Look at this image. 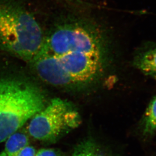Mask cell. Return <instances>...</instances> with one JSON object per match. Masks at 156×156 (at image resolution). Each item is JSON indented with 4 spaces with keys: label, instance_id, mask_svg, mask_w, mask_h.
Segmentation results:
<instances>
[{
    "label": "cell",
    "instance_id": "cell-12",
    "mask_svg": "<svg viewBox=\"0 0 156 156\" xmlns=\"http://www.w3.org/2000/svg\"><path fill=\"white\" fill-rule=\"evenodd\" d=\"M59 1L68 4L74 5V6L80 7L82 8L93 7V5L83 0H57Z\"/></svg>",
    "mask_w": 156,
    "mask_h": 156
},
{
    "label": "cell",
    "instance_id": "cell-13",
    "mask_svg": "<svg viewBox=\"0 0 156 156\" xmlns=\"http://www.w3.org/2000/svg\"><path fill=\"white\" fill-rule=\"evenodd\" d=\"M36 152L35 147L29 145L23 149L16 156H35Z\"/></svg>",
    "mask_w": 156,
    "mask_h": 156
},
{
    "label": "cell",
    "instance_id": "cell-4",
    "mask_svg": "<svg viewBox=\"0 0 156 156\" xmlns=\"http://www.w3.org/2000/svg\"><path fill=\"white\" fill-rule=\"evenodd\" d=\"M81 123V116L74 105L57 98L30 119L27 130L31 138L50 144L56 143Z\"/></svg>",
    "mask_w": 156,
    "mask_h": 156
},
{
    "label": "cell",
    "instance_id": "cell-15",
    "mask_svg": "<svg viewBox=\"0 0 156 156\" xmlns=\"http://www.w3.org/2000/svg\"><path fill=\"white\" fill-rule=\"evenodd\" d=\"M0 156H7V155H6V154L5 153L4 151H3L0 153Z\"/></svg>",
    "mask_w": 156,
    "mask_h": 156
},
{
    "label": "cell",
    "instance_id": "cell-3",
    "mask_svg": "<svg viewBox=\"0 0 156 156\" xmlns=\"http://www.w3.org/2000/svg\"><path fill=\"white\" fill-rule=\"evenodd\" d=\"M45 105L43 93L33 83L14 77L0 78V143Z\"/></svg>",
    "mask_w": 156,
    "mask_h": 156
},
{
    "label": "cell",
    "instance_id": "cell-10",
    "mask_svg": "<svg viewBox=\"0 0 156 156\" xmlns=\"http://www.w3.org/2000/svg\"><path fill=\"white\" fill-rule=\"evenodd\" d=\"M101 149L96 142L88 138L79 143L74 148L72 156H99Z\"/></svg>",
    "mask_w": 156,
    "mask_h": 156
},
{
    "label": "cell",
    "instance_id": "cell-5",
    "mask_svg": "<svg viewBox=\"0 0 156 156\" xmlns=\"http://www.w3.org/2000/svg\"><path fill=\"white\" fill-rule=\"evenodd\" d=\"M55 56L74 84L91 81L99 74L103 65L101 53H71Z\"/></svg>",
    "mask_w": 156,
    "mask_h": 156
},
{
    "label": "cell",
    "instance_id": "cell-1",
    "mask_svg": "<svg viewBox=\"0 0 156 156\" xmlns=\"http://www.w3.org/2000/svg\"><path fill=\"white\" fill-rule=\"evenodd\" d=\"M45 37L33 14L20 0H0V48L32 62Z\"/></svg>",
    "mask_w": 156,
    "mask_h": 156
},
{
    "label": "cell",
    "instance_id": "cell-9",
    "mask_svg": "<svg viewBox=\"0 0 156 156\" xmlns=\"http://www.w3.org/2000/svg\"><path fill=\"white\" fill-rule=\"evenodd\" d=\"M143 135L150 137L156 133V96L149 104L143 121Z\"/></svg>",
    "mask_w": 156,
    "mask_h": 156
},
{
    "label": "cell",
    "instance_id": "cell-6",
    "mask_svg": "<svg viewBox=\"0 0 156 156\" xmlns=\"http://www.w3.org/2000/svg\"><path fill=\"white\" fill-rule=\"evenodd\" d=\"M31 62L39 77L45 82L57 86L74 84L55 56L40 50Z\"/></svg>",
    "mask_w": 156,
    "mask_h": 156
},
{
    "label": "cell",
    "instance_id": "cell-11",
    "mask_svg": "<svg viewBox=\"0 0 156 156\" xmlns=\"http://www.w3.org/2000/svg\"><path fill=\"white\" fill-rule=\"evenodd\" d=\"M35 156H65V155L59 149L43 148L37 151Z\"/></svg>",
    "mask_w": 156,
    "mask_h": 156
},
{
    "label": "cell",
    "instance_id": "cell-2",
    "mask_svg": "<svg viewBox=\"0 0 156 156\" xmlns=\"http://www.w3.org/2000/svg\"><path fill=\"white\" fill-rule=\"evenodd\" d=\"M105 33L93 18L73 12L57 18L41 50L53 55L71 53H101Z\"/></svg>",
    "mask_w": 156,
    "mask_h": 156
},
{
    "label": "cell",
    "instance_id": "cell-7",
    "mask_svg": "<svg viewBox=\"0 0 156 156\" xmlns=\"http://www.w3.org/2000/svg\"><path fill=\"white\" fill-rule=\"evenodd\" d=\"M133 65L144 75L156 80V46L138 53L134 59Z\"/></svg>",
    "mask_w": 156,
    "mask_h": 156
},
{
    "label": "cell",
    "instance_id": "cell-8",
    "mask_svg": "<svg viewBox=\"0 0 156 156\" xmlns=\"http://www.w3.org/2000/svg\"><path fill=\"white\" fill-rule=\"evenodd\" d=\"M30 136L23 127L7 139L4 151L7 156H16L24 147L30 144Z\"/></svg>",
    "mask_w": 156,
    "mask_h": 156
},
{
    "label": "cell",
    "instance_id": "cell-14",
    "mask_svg": "<svg viewBox=\"0 0 156 156\" xmlns=\"http://www.w3.org/2000/svg\"><path fill=\"white\" fill-rule=\"evenodd\" d=\"M99 156H116L114 155L112 153H111L110 152H105L102 151L101 149L100 153H99Z\"/></svg>",
    "mask_w": 156,
    "mask_h": 156
}]
</instances>
